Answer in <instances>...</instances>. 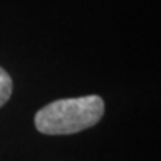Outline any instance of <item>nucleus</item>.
<instances>
[{"label":"nucleus","mask_w":161,"mask_h":161,"mask_svg":"<svg viewBox=\"0 0 161 161\" xmlns=\"http://www.w3.org/2000/svg\"><path fill=\"white\" fill-rule=\"evenodd\" d=\"M13 91L12 77L3 68H0V107H3L8 102L10 96Z\"/></svg>","instance_id":"f03ea898"},{"label":"nucleus","mask_w":161,"mask_h":161,"mask_svg":"<svg viewBox=\"0 0 161 161\" xmlns=\"http://www.w3.org/2000/svg\"><path fill=\"white\" fill-rule=\"evenodd\" d=\"M104 110L100 96L59 99L36 112L35 127L43 135H72L99 123Z\"/></svg>","instance_id":"f257e3e1"}]
</instances>
